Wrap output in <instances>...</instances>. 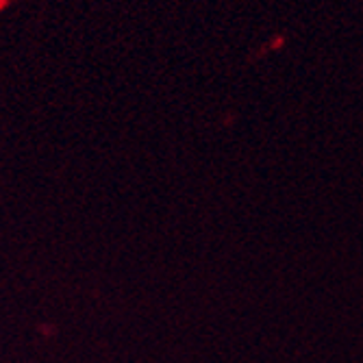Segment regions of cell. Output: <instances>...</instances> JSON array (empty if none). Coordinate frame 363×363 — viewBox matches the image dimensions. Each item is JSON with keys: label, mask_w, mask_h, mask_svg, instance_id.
I'll list each match as a JSON object with an SVG mask.
<instances>
[{"label": "cell", "mask_w": 363, "mask_h": 363, "mask_svg": "<svg viewBox=\"0 0 363 363\" xmlns=\"http://www.w3.org/2000/svg\"><path fill=\"white\" fill-rule=\"evenodd\" d=\"M9 3H11V0H0V11H3Z\"/></svg>", "instance_id": "cell-1"}]
</instances>
